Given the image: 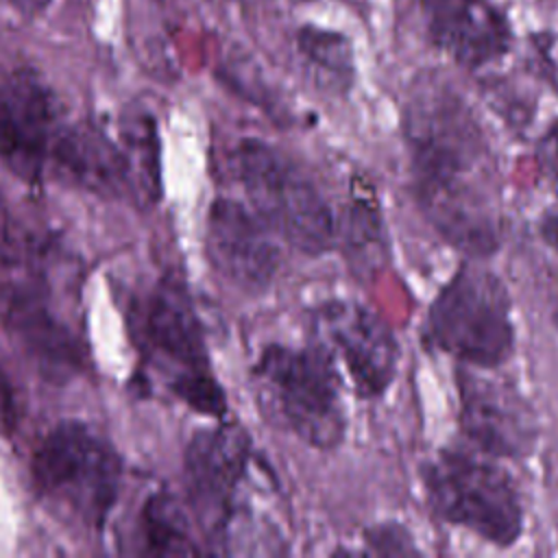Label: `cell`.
Here are the masks:
<instances>
[{
    "label": "cell",
    "mask_w": 558,
    "mask_h": 558,
    "mask_svg": "<svg viewBox=\"0 0 558 558\" xmlns=\"http://www.w3.org/2000/svg\"><path fill=\"white\" fill-rule=\"evenodd\" d=\"M410 183L425 220L471 259L501 246L488 137L466 98L438 72L412 78L401 107Z\"/></svg>",
    "instance_id": "6da1fadb"
},
{
    "label": "cell",
    "mask_w": 558,
    "mask_h": 558,
    "mask_svg": "<svg viewBox=\"0 0 558 558\" xmlns=\"http://www.w3.org/2000/svg\"><path fill=\"white\" fill-rule=\"evenodd\" d=\"M530 70L558 92V33H534L527 41Z\"/></svg>",
    "instance_id": "ffe728a7"
},
{
    "label": "cell",
    "mask_w": 558,
    "mask_h": 558,
    "mask_svg": "<svg viewBox=\"0 0 558 558\" xmlns=\"http://www.w3.org/2000/svg\"><path fill=\"white\" fill-rule=\"evenodd\" d=\"M120 146L129 161L133 198L142 205H150L161 192V161H159V135L155 120L144 111H131L120 122Z\"/></svg>",
    "instance_id": "2e32d148"
},
{
    "label": "cell",
    "mask_w": 558,
    "mask_h": 558,
    "mask_svg": "<svg viewBox=\"0 0 558 558\" xmlns=\"http://www.w3.org/2000/svg\"><path fill=\"white\" fill-rule=\"evenodd\" d=\"M296 48L333 87L342 92L351 87L355 78V59L353 46L342 33L307 24L296 33Z\"/></svg>",
    "instance_id": "e0dca14e"
},
{
    "label": "cell",
    "mask_w": 558,
    "mask_h": 558,
    "mask_svg": "<svg viewBox=\"0 0 558 558\" xmlns=\"http://www.w3.org/2000/svg\"><path fill=\"white\" fill-rule=\"evenodd\" d=\"M235 177L253 209L277 235L307 255H320L338 242V222L318 187L279 150L244 140L233 155Z\"/></svg>",
    "instance_id": "8992f818"
},
{
    "label": "cell",
    "mask_w": 558,
    "mask_h": 558,
    "mask_svg": "<svg viewBox=\"0 0 558 558\" xmlns=\"http://www.w3.org/2000/svg\"><path fill=\"white\" fill-rule=\"evenodd\" d=\"M272 227L233 198H216L207 214V255L211 266L233 286L264 290L279 268Z\"/></svg>",
    "instance_id": "7c38bea8"
},
{
    "label": "cell",
    "mask_w": 558,
    "mask_h": 558,
    "mask_svg": "<svg viewBox=\"0 0 558 558\" xmlns=\"http://www.w3.org/2000/svg\"><path fill=\"white\" fill-rule=\"evenodd\" d=\"M0 318L28 357L54 379L72 375L78 364V344L44 301L28 290L9 288L0 294Z\"/></svg>",
    "instance_id": "5bb4252c"
},
{
    "label": "cell",
    "mask_w": 558,
    "mask_h": 558,
    "mask_svg": "<svg viewBox=\"0 0 558 558\" xmlns=\"http://www.w3.org/2000/svg\"><path fill=\"white\" fill-rule=\"evenodd\" d=\"M418 477L432 512L442 521L501 549L521 538L525 510L519 488L490 456L445 447L421 464Z\"/></svg>",
    "instance_id": "7a4b0ae2"
},
{
    "label": "cell",
    "mask_w": 558,
    "mask_h": 558,
    "mask_svg": "<svg viewBox=\"0 0 558 558\" xmlns=\"http://www.w3.org/2000/svg\"><path fill=\"white\" fill-rule=\"evenodd\" d=\"M554 323H556V327H558V303H556V307H554Z\"/></svg>",
    "instance_id": "484cf974"
},
{
    "label": "cell",
    "mask_w": 558,
    "mask_h": 558,
    "mask_svg": "<svg viewBox=\"0 0 558 558\" xmlns=\"http://www.w3.org/2000/svg\"><path fill=\"white\" fill-rule=\"evenodd\" d=\"M7 2L24 15H37V13L46 11L52 0H7Z\"/></svg>",
    "instance_id": "d4e9b609"
},
{
    "label": "cell",
    "mask_w": 558,
    "mask_h": 558,
    "mask_svg": "<svg viewBox=\"0 0 558 558\" xmlns=\"http://www.w3.org/2000/svg\"><path fill=\"white\" fill-rule=\"evenodd\" d=\"M52 161L83 187L116 198H133L131 170L122 146L96 126L65 124L54 144Z\"/></svg>",
    "instance_id": "9a60e30c"
},
{
    "label": "cell",
    "mask_w": 558,
    "mask_h": 558,
    "mask_svg": "<svg viewBox=\"0 0 558 558\" xmlns=\"http://www.w3.org/2000/svg\"><path fill=\"white\" fill-rule=\"evenodd\" d=\"M458 425L473 449L490 458L523 460L538 445V414L527 397L490 368L458 364Z\"/></svg>",
    "instance_id": "9c48e42d"
},
{
    "label": "cell",
    "mask_w": 558,
    "mask_h": 558,
    "mask_svg": "<svg viewBox=\"0 0 558 558\" xmlns=\"http://www.w3.org/2000/svg\"><path fill=\"white\" fill-rule=\"evenodd\" d=\"M364 538L375 554H421L418 547L412 543V536L399 523H381L377 527H371Z\"/></svg>",
    "instance_id": "44dd1931"
},
{
    "label": "cell",
    "mask_w": 558,
    "mask_h": 558,
    "mask_svg": "<svg viewBox=\"0 0 558 558\" xmlns=\"http://www.w3.org/2000/svg\"><path fill=\"white\" fill-rule=\"evenodd\" d=\"M427 344L473 368H499L514 351L512 299L480 259L460 266L434 296L423 327Z\"/></svg>",
    "instance_id": "3957f363"
},
{
    "label": "cell",
    "mask_w": 558,
    "mask_h": 558,
    "mask_svg": "<svg viewBox=\"0 0 558 558\" xmlns=\"http://www.w3.org/2000/svg\"><path fill=\"white\" fill-rule=\"evenodd\" d=\"M31 473L39 497L61 517L100 527L118 499L122 462L87 425L65 421L44 436Z\"/></svg>",
    "instance_id": "5b68a950"
},
{
    "label": "cell",
    "mask_w": 558,
    "mask_h": 558,
    "mask_svg": "<svg viewBox=\"0 0 558 558\" xmlns=\"http://www.w3.org/2000/svg\"><path fill=\"white\" fill-rule=\"evenodd\" d=\"M140 331L148 360L163 375L166 386L192 410L222 416L225 392L214 377L196 312L177 281H161L140 310Z\"/></svg>",
    "instance_id": "52a82bcc"
},
{
    "label": "cell",
    "mask_w": 558,
    "mask_h": 558,
    "mask_svg": "<svg viewBox=\"0 0 558 558\" xmlns=\"http://www.w3.org/2000/svg\"><path fill=\"white\" fill-rule=\"evenodd\" d=\"M429 44L466 70L508 54L512 28L493 0H416Z\"/></svg>",
    "instance_id": "4fadbf2b"
},
{
    "label": "cell",
    "mask_w": 558,
    "mask_h": 558,
    "mask_svg": "<svg viewBox=\"0 0 558 558\" xmlns=\"http://www.w3.org/2000/svg\"><path fill=\"white\" fill-rule=\"evenodd\" d=\"M142 538L150 554H198L185 517L170 495H155L142 514Z\"/></svg>",
    "instance_id": "ac0fdd59"
},
{
    "label": "cell",
    "mask_w": 558,
    "mask_h": 558,
    "mask_svg": "<svg viewBox=\"0 0 558 558\" xmlns=\"http://www.w3.org/2000/svg\"><path fill=\"white\" fill-rule=\"evenodd\" d=\"M336 357L320 342L314 347L264 349L255 364L262 401L294 436L314 449H336L347 432L342 379Z\"/></svg>",
    "instance_id": "277c9868"
},
{
    "label": "cell",
    "mask_w": 558,
    "mask_h": 558,
    "mask_svg": "<svg viewBox=\"0 0 558 558\" xmlns=\"http://www.w3.org/2000/svg\"><path fill=\"white\" fill-rule=\"evenodd\" d=\"M344 240L351 257L357 259L364 268H373L379 259L384 240H381V220L371 201H355L347 214L344 227L338 231V240Z\"/></svg>",
    "instance_id": "d6986e66"
},
{
    "label": "cell",
    "mask_w": 558,
    "mask_h": 558,
    "mask_svg": "<svg viewBox=\"0 0 558 558\" xmlns=\"http://www.w3.org/2000/svg\"><path fill=\"white\" fill-rule=\"evenodd\" d=\"M251 464L248 436L238 425L201 429L185 453V482L203 530L222 543L253 538V525L238 504Z\"/></svg>",
    "instance_id": "ba28073f"
},
{
    "label": "cell",
    "mask_w": 558,
    "mask_h": 558,
    "mask_svg": "<svg viewBox=\"0 0 558 558\" xmlns=\"http://www.w3.org/2000/svg\"><path fill=\"white\" fill-rule=\"evenodd\" d=\"M61 109L39 76L17 70L0 81V161L37 179L63 131Z\"/></svg>",
    "instance_id": "8fae6325"
},
{
    "label": "cell",
    "mask_w": 558,
    "mask_h": 558,
    "mask_svg": "<svg viewBox=\"0 0 558 558\" xmlns=\"http://www.w3.org/2000/svg\"><path fill=\"white\" fill-rule=\"evenodd\" d=\"M316 327L360 397L373 399L388 390L397 375L399 344L375 312L355 301H329L316 312Z\"/></svg>",
    "instance_id": "30bf717a"
},
{
    "label": "cell",
    "mask_w": 558,
    "mask_h": 558,
    "mask_svg": "<svg viewBox=\"0 0 558 558\" xmlns=\"http://www.w3.org/2000/svg\"><path fill=\"white\" fill-rule=\"evenodd\" d=\"M541 172L558 187V118L543 131L536 148Z\"/></svg>",
    "instance_id": "7402d4cb"
},
{
    "label": "cell",
    "mask_w": 558,
    "mask_h": 558,
    "mask_svg": "<svg viewBox=\"0 0 558 558\" xmlns=\"http://www.w3.org/2000/svg\"><path fill=\"white\" fill-rule=\"evenodd\" d=\"M17 423V410H15V397L11 390V381L0 371V434H11Z\"/></svg>",
    "instance_id": "603a6c76"
},
{
    "label": "cell",
    "mask_w": 558,
    "mask_h": 558,
    "mask_svg": "<svg viewBox=\"0 0 558 558\" xmlns=\"http://www.w3.org/2000/svg\"><path fill=\"white\" fill-rule=\"evenodd\" d=\"M541 238L547 242V246H551L558 253V209L556 211H547L541 218Z\"/></svg>",
    "instance_id": "cb8c5ba5"
}]
</instances>
